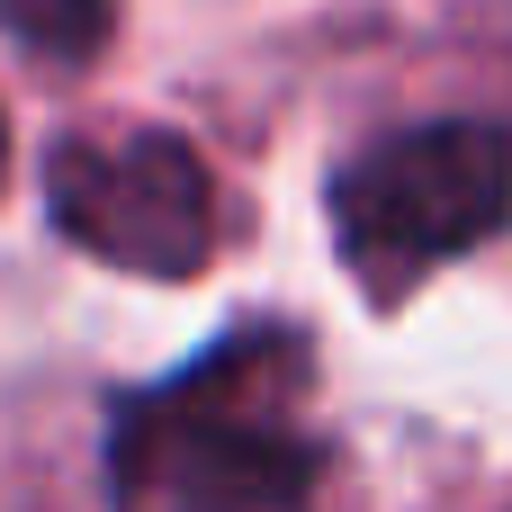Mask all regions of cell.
I'll use <instances>...</instances> for the list:
<instances>
[{"label": "cell", "mask_w": 512, "mask_h": 512, "mask_svg": "<svg viewBox=\"0 0 512 512\" xmlns=\"http://www.w3.org/2000/svg\"><path fill=\"white\" fill-rule=\"evenodd\" d=\"M315 477V342L297 324H234L189 369L108 405L117 512H297Z\"/></svg>", "instance_id": "obj_1"}, {"label": "cell", "mask_w": 512, "mask_h": 512, "mask_svg": "<svg viewBox=\"0 0 512 512\" xmlns=\"http://www.w3.org/2000/svg\"><path fill=\"white\" fill-rule=\"evenodd\" d=\"M504 207H512V126H495V117L396 126L333 171V243L378 306H396L441 261L477 252L504 225Z\"/></svg>", "instance_id": "obj_2"}, {"label": "cell", "mask_w": 512, "mask_h": 512, "mask_svg": "<svg viewBox=\"0 0 512 512\" xmlns=\"http://www.w3.org/2000/svg\"><path fill=\"white\" fill-rule=\"evenodd\" d=\"M45 216L126 279H198L216 252V171L171 126H81L45 153Z\"/></svg>", "instance_id": "obj_3"}, {"label": "cell", "mask_w": 512, "mask_h": 512, "mask_svg": "<svg viewBox=\"0 0 512 512\" xmlns=\"http://www.w3.org/2000/svg\"><path fill=\"white\" fill-rule=\"evenodd\" d=\"M0 27L27 36L36 54H54V63H81V54L108 45L117 0H0Z\"/></svg>", "instance_id": "obj_4"}, {"label": "cell", "mask_w": 512, "mask_h": 512, "mask_svg": "<svg viewBox=\"0 0 512 512\" xmlns=\"http://www.w3.org/2000/svg\"><path fill=\"white\" fill-rule=\"evenodd\" d=\"M0 171H9V126H0Z\"/></svg>", "instance_id": "obj_5"}]
</instances>
